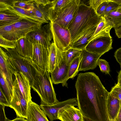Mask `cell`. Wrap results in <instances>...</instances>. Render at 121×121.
Here are the masks:
<instances>
[{
  "instance_id": "60d3db41",
  "label": "cell",
  "mask_w": 121,
  "mask_h": 121,
  "mask_svg": "<svg viewBox=\"0 0 121 121\" xmlns=\"http://www.w3.org/2000/svg\"><path fill=\"white\" fill-rule=\"evenodd\" d=\"M0 104L5 107H9L10 104L0 87Z\"/></svg>"
},
{
  "instance_id": "5bb4252c",
  "label": "cell",
  "mask_w": 121,
  "mask_h": 121,
  "mask_svg": "<svg viewBox=\"0 0 121 121\" xmlns=\"http://www.w3.org/2000/svg\"><path fill=\"white\" fill-rule=\"evenodd\" d=\"M102 55L92 53L86 49L82 50L78 71H85L93 70L98 65V60Z\"/></svg>"
},
{
  "instance_id": "7402d4cb",
  "label": "cell",
  "mask_w": 121,
  "mask_h": 121,
  "mask_svg": "<svg viewBox=\"0 0 121 121\" xmlns=\"http://www.w3.org/2000/svg\"><path fill=\"white\" fill-rule=\"evenodd\" d=\"M97 26L89 29L71 44V48L82 50L85 48L90 41L96 29Z\"/></svg>"
},
{
  "instance_id": "f546056e",
  "label": "cell",
  "mask_w": 121,
  "mask_h": 121,
  "mask_svg": "<svg viewBox=\"0 0 121 121\" xmlns=\"http://www.w3.org/2000/svg\"><path fill=\"white\" fill-rule=\"evenodd\" d=\"M81 60L80 56L75 59L71 63L69 67L68 76L66 80L67 82L69 78L73 79L77 75Z\"/></svg>"
},
{
  "instance_id": "9a60e30c",
  "label": "cell",
  "mask_w": 121,
  "mask_h": 121,
  "mask_svg": "<svg viewBox=\"0 0 121 121\" xmlns=\"http://www.w3.org/2000/svg\"><path fill=\"white\" fill-rule=\"evenodd\" d=\"M42 24L33 20L23 19L13 25L17 33L22 38L39 29Z\"/></svg>"
},
{
  "instance_id": "5b68a950",
  "label": "cell",
  "mask_w": 121,
  "mask_h": 121,
  "mask_svg": "<svg viewBox=\"0 0 121 121\" xmlns=\"http://www.w3.org/2000/svg\"><path fill=\"white\" fill-rule=\"evenodd\" d=\"M56 51L55 67L51 73V81L54 84L61 83L63 86L67 87V83L66 81L69 66L68 65L66 61L65 52L61 51L57 47Z\"/></svg>"
},
{
  "instance_id": "cb8c5ba5",
  "label": "cell",
  "mask_w": 121,
  "mask_h": 121,
  "mask_svg": "<svg viewBox=\"0 0 121 121\" xmlns=\"http://www.w3.org/2000/svg\"><path fill=\"white\" fill-rule=\"evenodd\" d=\"M23 19L9 10L0 12V27L15 23Z\"/></svg>"
},
{
  "instance_id": "8fae6325",
  "label": "cell",
  "mask_w": 121,
  "mask_h": 121,
  "mask_svg": "<svg viewBox=\"0 0 121 121\" xmlns=\"http://www.w3.org/2000/svg\"><path fill=\"white\" fill-rule=\"evenodd\" d=\"M78 106L77 98H73L61 102H58L51 105H40L41 109L46 115L49 118L50 121L58 119L59 112L61 110L69 106Z\"/></svg>"
},
{
  "instance_id": "8992f818",
  "label": "cell",
  "mask_w": 121,
  "mask_h": 121,
  "mask_svg": "<svg viewBox=\"0 0 121 121\" xmlns=\"http://www.w3.org/2000/svg\"><path fill=\"white\" fill-rule=\"evenodd\" d=\"M53 43L62 52H65L71 48V38L67 28L63 27L53 22H50Z\"/></svg>"
},
{
  "instance_id": "f907efd6",
  "label": "cell",
  "mask_w": 121,
  "mask_h": 121,
  "mask_svg": "<svg viewBox=\"0 0 121 121\" xmlns=\"http://www.w3.org/2000/svg\"><path fill=\"white\" fill-rule=\"evenodd\" d=\"M83 121H95L85 117H83Z\"/></svg>"
},
{
  "instance_id": "ab89813d",
  "label": "cell",
  "mask_w": 121,
  "mask_h": 121,
  "mask_svg": "<svg viewBox=\"0 0 121 121\" xmlns=\"http://www.w3.org/2000/svg\"><path fill=\"white\" fill-rule=\"evenodd\" d=\"M105 0H90L88 1L89 6L93 9L96 12L100 4Z\"/></svg>"
},
{
  "instance_id": "9c48e42d",
  "label": "cell",
  "mask_w": 121,
  "mask_h": 121,
  "mask_svg": "<svg viewBox=\"0 0 121 121\" xmlns=\"http://www.w3.org/2000/svg\"><path fill=\"white\" fill-rule=\"evenodd\" d=\"M26 36L33 44L50 47L53 39L50 22L42 25L39 29L29 33Z\"/></svg>"
},
{
  "instance_id": "4dcf8cb0",
  "label": "cell",
  "mask_w": 121,
  "mask_h": 121,
  "mask_svg": "<svg viewBox=\"0 0 121 121\" xmlns=\"http://www.w3.org/2000/svg\"><path fill=\"white\" fill-rule=\"evenodd\" d=\"M114 26L121 22V6L109 13L105 16Z\"/></svg>"
},
{
  "instance_id": "277c9868",
  "label": "cell",
  "mask_w": 121,
  "mask_h": 121,
  "mask_svg": "<svg viewBox=\"0 0 121 121\" xmlns=\"http://www.w3.org/2000/svg\"><path fill=\"white\" fill-rule=\"evenodd\" d=\"M6 52L15 72H21L26 75L29 79L31 85L36 74L35 66L31 59L21 56L15 49H8Z\"/></svg>"
},
{
  "instance_id": "ffe728a7",
  "label": "cell",
  "mask_w": 121,
  "mask_h": 121,
  "mask_svg": "<svg viewBox=\"0 0 121 121\" xmlns=\"http://www.w3.org/2000/svg\"><path fill=\"white\" fill-rule=\"evenodd\" d=\"M121 105V102L119 100L109 92L106 104L107 113L109 120L115 121Z\"/></svg>"
},
{
  "instance_id": "6da1fadb",
  "label": "cell",
  "mask_w": 121,
  "mask_h": 121,
  "mask_svg": "<svg viewBox=\"0 0 121 121\" xmlns=\"http://www.w3.org/2000/svg\"><path fill=\"white\" fill-rule=\"evenodd\" d=\"M78 108L83 117L109 121L106 104L109 92L94 73H79L75 84Z\"/></svg>"
},
{
  "instance_id": "c3c4849f",
  "label": "cell",
  "mask_w": 121,
  "mask_h": 121,
  "mask_svg": "<svg viewBox=\"0 0 121 121\" xmlns=\"http://www.w3.org/2000/svg\"><path fill=\"white\" fill-rule=\"evenodd\" d=\"M9 121H27L26 119L22 117H17L15 119Z\"/></svg>"
},
{
  "instance_id": "4316f807",
  "label": "cell",
  "mask_w": 121,
  "mask_h": 121,
  "mask_svg": "<svg viewBox=\"0 0 121 121\" xmlns=\"http://www.w3.org/2000/svg\"><path fill=\"white\" fill-rule=\"evenodd\" d=\"M8 10L23 19L32 20L39 22L35 17L32 10H27L13 6L10 7Z\"/></svg>"
},
{
  "instance_id": "7a4b0ae2",
  "label": "cell",
  "mask_w": 121,
  "mask_h": 121,
  "mask_svg": "<svg viewBox=\"0 0 121 121\" xmlns=\"http://www.w3.org/2000/svg\"><path fill=\"white\" fill-rule=\"evenodd\" d=\"M33 63L36 74L31 87L40 97L41 104L51 105L56 104L59 101L56 98L50 73L47 70L42 69Z\"/></svg>"
},
{
  "instance_id": "2e32d148",
  "label": "cell",
  "mask_w": 121,
  "mask_h": 121,
  "mask_svg": "<svg viewBox=\"0 0 121 121\" xmlns=\"http://www.w3.org/2000/svg\"><path fill=\"white\" fill-rule=\"evenodd\" d=\"M83 117L78 108L71 106L59 112L58 119L61 121H83Z\"/></svg>"
},
{
  "instance_id": "8d00e7d4",
  "label": "cell",
  "mask_w": 121,
  "mask_h": 121,
  "mask_svg": "<svg viewBox=\"0 0 121 121\" xmlns=\"http://www.w3.org/2000/svg\"><path fill=\"white\" fill-rule=\"evenodd\" d=\"M110 92L118 99L121 102V87L117 83L112 87Z\"/></svg>"
},
{
  "instance_id": "e575fe53",
  "label": "cell",
  "mask_w": 121,
  "mask_h": 121,
  "mask_svg": "<svg viewBox=\"0 0 121 121\" xmlns=\"http://www.w3.org/2000/svg\"><path fill=\"white\" fill-rule=\"evenodd\" d=\"M97 65L100 68L101 71L106 74H110V67L108 63L105 60L99 59Z\"/></svg>"
},
{
  "instance_id": "f1b7e54d",
  "label": "cell",
  "mask_w": 121,
  "mask_h": 121,
  "mask_svg": "<svg viewBox=\"0 0 121 121\" xmlns=\"http://www.w3.org/2000/svg\"><path fill=\"white\" fill-rule=\"evenodd\" d=\"M0 87L10 104L13 96V91L11 90L5 79L2 72L0 71Z\"/></svg>"
},
{
  "instance_id": "836d02e7",
  "label": "cell",
  "mask_w": 121,
  "mask_h": 121,
  "mask_svg": "<svg viewBox=\"0 0 121 121\" xmlns=\"http://www.w3.org/2000/svg\"><path fill=\"white\" fill-rule=\"evenodd\" d=\"M16 42L6 39L0 36V46L6 50L9 49H15Z\"/></svg>"
},
{
  "instance_id": "d590c367",
  "label": "cell",
  "mask_w": 121,
  "mask_h": 121,
  "mask_svg": "<svg viewBox=\"0 0 121 121\" xmlns=\"http://www.w3.org/2000/svg\"><path fill=\"white\" fill-rule=\"evenodd\" d=\"M15 0H0V11L8 10L10 7L13 6Z\"/></svg>"
},
{
  "instance_id": "f6af8a7d",
  "label": "cell",
  "mask_w": 121,
  "mask_h": 121,
  "mask_svg": "<svg viewBox=\"0 0 121 121\" xmlns=\"http://www.w3.org/2000/svg\"><path fill=\"white\" fill-rule=\"evenodd\" d=\"M52 0H34L35 3L40 5L44 6L46 5L50 4Z\"/></svg>"
},
{
  "instance_id": "603a6c76",
  "label": "cell",
  "mask_w": 121,
  "mask_h": 121,
  "mask_svg": "<svg viewBox=\"0 0 121 121\" xmlns=\"http://www.w3.org/2000/svg\"><path fill=\"white\" fill-rule=\"evenodd\" d=\"M100 17V21L90 42L97 37L110 34L111 29L114 27L113 23L109 21L106 17L104 16Z\"/></svg>"
},
{
  "instance_id": "816d5d0a",
  "label": "cell",
  "mask_w": 121,
  "mask_h": 121,
  "mask_svg": "<svg viewBox=\"0 0 121 121\" xmlns=\"http://www.w3.org/2000/svg\"><path fill=\"white\" fill-rule=\"evenodd\" d=\"M109 121H111L109 120Z\"/></svg>"
},
{
  "instance_id": "ba28073f",
  "label": "cell",
  "mask_w": 121,
  "mask_h": 121,
  "mask_svg": "<svg viewBox=\"0 0 121 121\" xmlns=\"http://www.w3.org/2000/svg\"><path fill=\"white\" fill-rule=\"evenodd\" d=\"M13 84V98L9 107L14 110L17 117L26 119L28 104L24 97L16 78Z\"/></svg>"
},
{
  "instance_id": "d6986e66",
  "label": "cell",
  "mask_w": 121,
  "mask_h": 121,
  "mask_svg": "<svg viewBox=\"0 0 121 121\" xmlns=\"http://www.w3.org/2000/svg\"><path fill=\"white\" fill-rule=\"evenodd\" d=\"M14 74L23 96L28 104L32 101L29 81L26 75L21 72H15Z\"/></svg>"
},
{
  "instance_id": "4fadbf2b",
  "label": "cell",
  "mask_w": 121,
  "mask_h": 121,
  "mask_svg": "<svg viewBox=\"0 0 121 121\" xmlns=\"http://www.w3.org/2000/svg\"><path fill=\"white\" fill-rule=\"evenodd\" d=\"M0 69L4 77L13 91V81L12 75L15 72L6 52L0 48Z\"/></svg>"
},
{
  "instance_id": "1f68e13d",
  "label": "cell",
  "mask_w": 121,
  "mask_h": 121,
  "mask_svg": "<svg viewBox=\"0 0 121 121\" xmlns=\"http://www.w3.org/2000/svg\"><path fill=\"white\" fill-rule=\"evenodd\" d=\"M82 50L71 48L65 52L66 61L70 66L72 62L76 58L80 56Z\"/></svg>"
},
{
  "instance_id": "d4e9b609",
  "label": "cell",
  "mask_w": 121,
  "mask_h": 121,
  "mask_svg": "<svg viewBox=\"0 0 121 121\" xmlns=\"http://www.w3.org/2000/svg\"><path fill=\"white\" fill-rule=\"evenodd\" d=\"M71 0H52V5L49 9V19L50 22H53L57 15L61 9Z\"/></svg>"
},
{
  "instance_id": "d6a6232c",
  "label": "cell",
  "mask_w": 121,
  "mask_h": 121,
  "mask_svg": "<svg viewBox=\"0 0 121 121\" xmlns=\"http://www.w3.org/2000/svg\"><path fill=\"white\" fill-rule=\"evenodd\" d=\"M34 3V0H15L13 6L30 10L33 9Z\"/></svg>"
},
{
  "instance_id": "ee69618b",
  "label": "cell",
  "mask_w": 121,
  "mask_h": 121,
  "mask_svg": "<svg viewBox=\"0 0 121 121\" xmlns=\"http://www.w3.org/2000/svg\"><path fill=\"white\" fill-rule=\"evenodd\" d=\"M115 30V33L118 38H121V22L113 28Z\"/></svg>"
},
{
  "instance_id": "f35d334b",
  "label": "cell",
  "mask_w": 121,
  "mask_h": 121,
  "mask_svg": "<svg viewBox=\"0 0 121 121\" xmlns=\"http://www.w3.org/2000/svg\"><path fill=\"white\" fill-rule=\"evenodd\" d=\"M109 2V0H105L100 4L96 12L98 15L100 16L103 15Z\"/></svg>"
},
{
  "instance_id": "44dd1931",
  "label": "cell",
  "mask_w": 121,
  "mask_h": 121,
  "mask_svg": "<svg viewBox=\"0 0 121 121\" xmlns=\"http://www.w3.org/2000/svg\"><path fill=\"white\" fill-rule=\"evenodd\" d=\"M46 6L34 3L33 9L32 10L33 13L37 21L43 24L49 23V12L50 8L52 4V1Z\"/></svg>"
},
{
  "instance_id": "7c38bea8",
  "label": "cell",
  "mask_w": 121,
  "mask_h": 121,
  "mask_svg": "<svg viewBox=\"0 0 121 121\" xmlns=\"http://www.w3.org/2000/svg\"><path fill=\"white\" fill-rule=\"evenodd\" d=\"M50 47L39 44H33L32 62L45 70L47 69Z\"/></svg>"
},
{
  "instance_id": "b9f144b4",
  "label": "cell",
  "mask_w": 121,
  "mask_h": 121,
  "mask_svg": "<svg viewBox=\"0 0 121 121\" xmlns=\"http://www.w3.org/2000/svg\"><path fill=\"white\" fill-rule=\"evenodd\" d=\"M5 106L0 104V121H9L5 114L4 108Z\"/></svg>"
},
{
  "instance_id": "681fc988",
  "label": "cell",
  "mask_w": 121,
  "mask_h": 121,
  "mask_svg": "<svg viewBox=\"0 0 121 121\" xmlns=\"http://www.w3.org/2000/svg\"><path fill=\"white\" fill-rule=\"evenodd\" d=\"M110 0L116 3L119 6H121V0Z\"/></svg>"
},
{
  "instance_id": "3957f363",
  "label": "cell",
  "mask_w": 121,
  "mask_h": 121,
  "mask_svg": "<svg viewBox=\"0 0 121 121\" xmlns=\"http://www.w3.org/2000/svg\"><path fill=\"white\" fill-rule=\"evenodd\" d=\"M97 14L93 9L80 0L77 14L67 28L71 34L72 43L94 26L93 17Z\"/></svg>"
},
{
  "instance_id": "7dc6e473",
  "label": "cell",
  "mask_w": 121,
  "mask_h": 121,
  "mask_svg": "<svg viewBox=\"0 0 121 121\" xmlns=\"http://www.w3.org/2000/svg\"><path fill=\"white\" fill-rule=\"evenodd\" d=\"M117 84L121 87V70L118 73Z\"/></svg>"
},
{
  "instance_id": "bcb514c9",
  "label": "cell",
  "mask_w": 121,
  "mask_h": 121,
  "mask_svg": "<svg viewBox=\"0 0 121 121\" xmlns=\"http://www.w3.org/2000/svg\"><path fill=\"white\" fill-rule=\"evenodd\" d=\"M115 121H121V105Z\"/></svg>"
},
{
  "instance_id": "83f0119b",
  "label": "cell",
  "mask_w": 121,
  "mask_h": 121,
  "mask_svg": "<svg viewBox=\"0 0 121 121\" xmlns=\"http://www.w3.org/2000/svg\"><path fill=\"white\" fill-rule=\"evenodd\" d=\"M56 47L53 42H52L50 47L47 70L50 73L54 70L56 58Z\"/></svg>"
},
{
  "instance_id": "484cf974",
  "label": "cell",
  "mask_w": 121,
  "mask_h": 121,
  "mask_svg": "<svg viewBox=\"0 0 121 121\" xmlns=\"http://www.w3.org/2000/svg\"><path fill=\"white\" fill-rule=\"evenodd\" d=\"M13 24L0 27V36L7 40L16 42L22 37L17 33Z\"/></svg>"
},
{
  "instance_id": "52a82bcc",
  "label": "cell",
  "mask_w": 121,
  "mask_h": 121,
  "mask_svg": "<svg viewBox=\"0 0 121 121\" xmlns=\"http://www.w3.org/2000/svg\"><path fill=\"white\" fill-rule=\"evenodd\" d=\"M80 2V0H71L61 9L52 22L67 28L77 14Z\"/></svg>"
},
{
  "instance_id": "30bf717a",
  "label": "cell",
  "mask_w": 121,
  "mask_h": 121,
  "mask_svg": "<svg viewBox=\"0 0 121 121\" xmlns=\"http://www.w3.org/2000/svg\"><path fill=\"white\" fill-rule=\"evenodd\" d=\"M112 40L110 34L97 37L90 42L85 48L86 50L103 55L112 48Z\"/></svg>"
},
{
  "instance_id": "e0dca14e",
  "label": "cell",
  "mask_w": 121,
  "mask_h": 121,
  "mask_svg": "<svg viewBox=\"0 0 121 121\" xmlns=\"http://www.w3.org/2000/svg\"><path fill=\"white\" fill-rule=\"evenodd\" d=\"M15 49L21 56L31 59L33 44L26 36L20 38L16 41Z\"/></svg>"
},
{
  "instance_id": "7bdbcfd3",
  "label": "cell",
  "mask_w": 121,
  "mask_h": 121,
  "mask_svg": "<svg viewBox=\"0 0 121 121\" xmlns=\"http://www.w3.org/2000/svg\"><path fill=\"white\" fill-rule=\"evenodd\" d=\"M114 56L117 61L121 66V48L117 49L115 52Z\"/></svg>"
},
{
  "instance_id": "74e56055",
  "label": "cell",
  "mask_w": 121,
  "mask_h": 121,
  "mask_svg": "<svg viewBox=\"0 0 121 121\" xmlns=\"http://www.w3.org/2000/svg\"><path fill=\"white\" fill-rule=\"evenodd\" d=\"M108 3L106 8L102 16H105L109 13L115 9L118 8L120 6L117 3L109 0Z\"/></svg>"
},
{
  "instance_id": "ac0fdd59",
  "label": "cell",
  "mask_w": 121,
  "mask_h": 121,
  "mask_svg": "<svg viewBox=\"0 0 121 121\" xmlns=\"http://www.w3.org/2000/svg\"><path fill=\"white\" fill-rule=\"evenodd\" d=\"M40 106L31 101L28 104L27 121H49Z\"/></svg>"
}]
</instances>
